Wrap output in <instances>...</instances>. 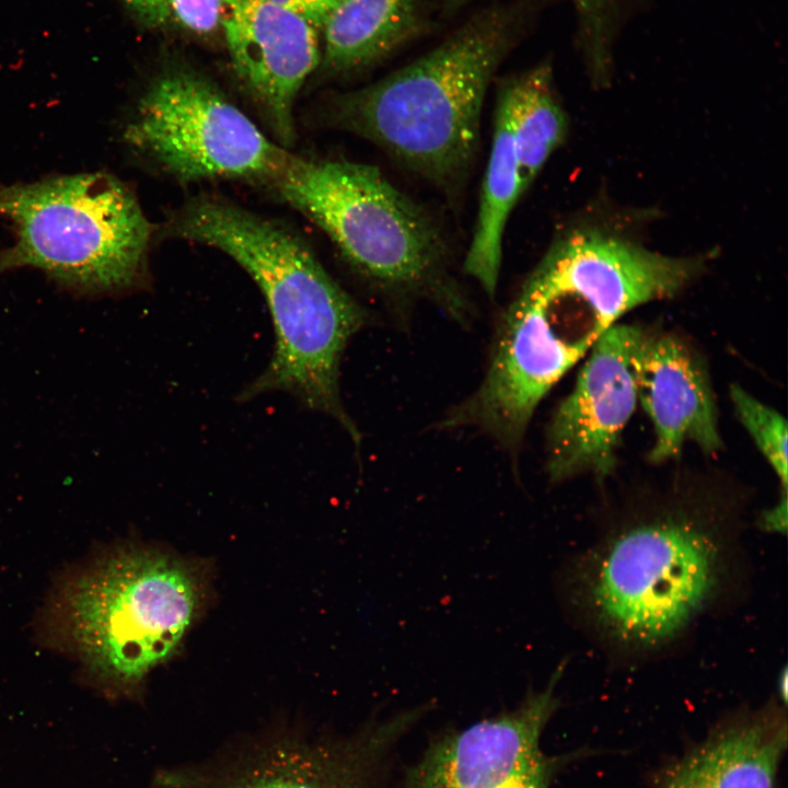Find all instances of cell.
Here are the masks:
<instances>
[{"instance_id": "obj_1", "label": "cell", "mask_w": 788, "mask_h": 788, "mask_svg": "<svg viewBox=\"0 0 788 788\" xmlns=\"http://www.w3.org/2000/svg\"><path fill=\"white\" fill-rule=\"evenodd\" d=\"M166 234L215 247L257 283L276 343L265 371L240 395L246 402L281 391L339 422L356 445L360 433L343 406L339 364L367 311L325 270L308 244L280 222L231 201L198 196L171 213Z\"/></svg>"}, {"instance_id": "obj_2", "label": "cell", "mask_w": 788, "mask_h": 788, "mask_svg": "<svg viewBox=\"0 0 788 788\" xmlns=\"http://www.w3.org/2000/svg\"><path fill=\"white\" fill-rule=\"evenodd\" d=\"M209 571L158 546L125 544L70 572L56 588L53 639L114 694H139L178 651L204 612Z\"/></svg>"}, {"instance_id": "obj_3", "label": "cell", "mask_w": 788, "mask_h": 788, "mask_svg": "<svg viewBox=\"0 0 788 788\" xmlns=\"http://www.w3.org/2000/svg\"><path fill=\"white\" fill-rule=\"evenodd\" d=\"M671 499L612 531L576 566L578 603L619 644L652 648L673 638L726 578L730 540L718 503Z\"/></svg>"}, {"instance_id": "obj_4", "label": "cell", "mask_w": 788, "mask_h": 788, "mask_svg": "<svg viewBox=\"0 0 788 788\" xmlns=\"http://www.w3.org/2000/svg\"><path fill=\"white\" fill-rule=\"evenodd\" d=\"M510 38L508 16L482 14L414 62L339 97L333 123L453 194L475 160L485 95Z\"/></svg>"}, {"instance_id": "obj_5", "label": "cell", "mask_w": 788, "mask_h": 788, "mask_svg": "<svg viewBox=\"0 0 788 788\" xmlns=\"http://www.w3.org/2000/svg\"><path fill=\"white\" fill-rule=\"evenodd\" d=\"M271 187L376 286L426 297L456 317L464 315L466 303L449 273L440 228L378 167L292 155Z\"/></svg>"}, {"instance_id": "obj_6", "label": "cell", "mask_w": 788, "mask_h": 788, "mask_svg": "<svg viewBox=\"0 0 788 788\" xmlns=\"http://www.w3.org/2000/svg\"><path fill=\"white\" fill-rule=\"evenodd\" d=\"M0 216L15 242L0 254V275L44 271L79 294H116L146 280L153 227L135 194L97 172L0 186Z\"/></svg>"}, {"instance_id": "obj_7", "label": "cell", "mask_w": 788, "mask_h": 788, "mask_svg": "<svg viewBox=\"0 0 788 788\" xmlns=\"http://www.w3.org/2000/svg\"><path fill=\"white\" fill-rule=\"evenodd\" d=\"M125 139L181 183L242 178L271 185L292 158L210 78L184 63L163 68L150 81Z\"/></svg>"}, {"instance_id": "obj_8", "label": "cell", "mask_w": 788, "mask_h": 788, "mask_svg": "<svg viewBox=\"0 0 788 788\" xmlns=\"http://www.w3.org/2000/svg\"><path fill=\"white\" fill-rule=\"evenodd\" d=\"M431 703L374 716L349 734L278 727L158 774L159 788H391L401 742Z\"/></svg>"}, {"instance_id": "obj_9", "label": "cell", "mask_w": 788, "mask_h": 788, "mask_svg": "<svg viewBox=\"0 0 788 788\" xmlns=\"http://www.w3.org/2000/svg\"><path fill=\"white\" fill-rule=\"evenodd\" d=\"M564 669L559 664L543 690H529L515 707L432 735L399 788H551L581 754L549 755L541 745L560 704L555 690Z\"/></svg>"}, {"instance_id": "obj_10", "label": "cell", "mask_w": 788, "mask_h": 788, "mask_svg": "<svg viewBox=\"0 0 788 788\" xmlns=\"http://www.w3.org/2000/svg\"><path fill=\"white\" fill-rule=\"evenodd\" d=\"M646 331L614 324L588 351L570 393L547 429L546 471L552 482L612 475L623 432L638 404L636 363Z\"/></svg>"}, {"instance_id": "obj_11", "label": "cell", "mask_w": 788, "mask_h": 788, "mask_svg": "<svg viewBox=\"0 0 788 788\" xmlns=\"http://www.w3.org/2000/svg\"><path fill=\"white\" fill-rule=\"evenodd\" d=\"M221 31L237 78L290 146L296 99L321 61L317 28L270 0H222Z\"/></svg>"}, {"instance_id": "obj_12", "label": "cell", "mask_w": 788, "mask_h": 788, "mask_svg": "<svg viewBox=\"0 0 788 788\" xmlns=\"http://www.w3.org/2000/svg\"><path fill=\"white\" fill-rule=\"evenodd\" d=\"M636 385L638 403L654 432L650 463L675 460L687 443L710 455L722 449L707 364L683 336L646 331L637 357Z\"/></svg>"}, {"instance_id": "obj_13", "label": "cell", "mask_w": 788, "mask_h": 788, "mask_svg": "<svg viewBox=\"0 0 788 788\" xmlns=\"http://www.w3.org/2000/svg\"><path fill=\"white\" fill-rule=\"evenodd\" d=\"M787 749V718L770 704L715 727L661 765L653 788H775Z\"/></svg>"}, {"instance_id": "obj_14", "label": "cell", "mask_w": 788, "mask_h": 788, "mask_svg": "<svg viewBox=\"0 0 788 788\" xmlns=\"http://www.w3.org/2000/svg\"><path fill=\"white\" fill-rule=\"evenodd\" d=\"M514 97L510 81L500 90L493 146L484 175L477 221L464 270L479 282L485 292H496L503 232L511 211L522 194L513 140Z\"/></svg>"}, {"instance_id": "obj_15", "label": "cell", "mask_w": 788, "mask_h": 788, "mask_svg": "<svg viewBox=\"0 0 788 788\" xmlns=\"http://www.w3.org/2000/svg\"><path fill=\"white\" fill-rule=\"evenodd\" d=\"M419 0H341L323 26V67L345 73L379 61L418 27Z\"/></svg>"}, {"instance_id": "obj_16", "label": "cell", "mask_w": 788, "mask_h": 788, "mask_svg": "<svg viewBox=\"0 0 788 788\" xmlns=\"http://www.w3.org/2000/svg\"><path fill=\"white\" fill-rule=\"evenodd\" d=\"M509 81L514 97L513 140L524 194L564 140L567 121L552 89L549 67L538 66Z\"/></svg>"}, {"instance_id": "obj_17", "label": "cell", "mask_w": 788, "mask_h": 788, "mask_svg": "<svg viewBox=\"0 0 788 788\" xmlns=\"http://www.w3.org/2000/svg\"><path fill=\"white\" fill-rule=\"evenodd\" d=\"M141 26L189 36L221 30L222 0H119Z\"/></svg>"}, {"instance_id": "obj_18", "label": "cell", "mask_w": 788, "mask_h": 788, "mask_svg": "<svg viewBox=\"0 0 788 788\" xmlns=\"http://www.w3.org/2000/svg\"><path fill=\"white\" fill-rule=\"evenodd\" d=\"M729 395L742 426L776 473L781 495H787L788 429L785 417L739 384L730 386Z\"/></svg>"}, {"instance_id": "obj_19", "label": "cell", "mask_w": 788, "mask_h": 788, "mask_svg": "<svg viewBox=\"0 0 788 788\" xmlns=\"http://www.w3.org/2000/svg\"><path fill=\"white\" fill-rule=\"evenodd\" d=\"M579 20V40L587 65L596 79L605 77L618 31L633 0H573Z\"/></svg>"}, {"instance_id": "obj_20", "label": "cell", "mask_w": 788, "mask_h": 788, "mask_svg": "<svg viewBox=\"0 0 788 788\" xmlns=\"http://www.w3.org/2000/svg\"><path fill=\"white\" fill-rule=\"evenodd\" d=\"M298 14L315 28H323L341 0H270Z\"/></svg>"}, {"instance_id": "obj_21", "label": "cell", "mask_w": 788, "mask_h": 788, "mask_svg": "<svg viewBox=\"0 0 788 788\" xmlns=\"http://www.w3.org/2000/svg\"><path fill=\"white\" fill-rule=\"evenodd\" d=\"M758 525L765 532L785 534L787 531V495L769 509L763 511L758 519Z\"/></svg>"}, {"instance_id": "obj_22", "label": "cell", "mask_w": 788, "mask_h": 788, "mask_svg": "<svg viewBox=\"0 0 788 788\" xmlns=\"http://www.w3.org/2000/svg\"><path fill=\"white\" fill-rule=\"evenodd\" d=\"M788 673L787 668L785 667L783 671L780 672V675L778 677V684H777V692L779 695L780 700L785 704L787 699V684H788Z\"/></svg>"}, {"instance_id": "obj_23", "label": "cell", "mask_w": 788, "mask_h": 788, "mask_svg": "<svg viewBox=\"0 0 788 788\" xmlns=\"http://www.w3.org/2000/svg\"><path fill=\"white\" fill-rule=\"evenodd\" d=\"M454 1H457V0H454Z\"/></svg>"}]
</instances>
